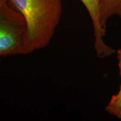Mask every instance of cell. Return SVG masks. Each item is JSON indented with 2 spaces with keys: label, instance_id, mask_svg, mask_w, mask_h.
I'll list each match as a JSON object with an SVG mask.
<instances>
[{
  "label": "cell",
  "instance_id": "1",
  "mask_svg": "<svg viewBox=\"0 0 121 121\" xmlns=\"http://www.w3.org/2000/svg\"><path fill=\"white\" fill-rule=\"evenodd\" d=\"M9 1L25 19L31 53L47 47L61 17L62 0Z\"/></svg>",
  "mask_w": 121,
  "mask_h": 121
},
{
  "label": "cell",
  "instance_id": "2",
  "mask_svg": "<svg viewBox=\"0 0 121 121\" xmlns=\"http://www.w3.org/2000/svg\"><path fill=\"white\" fill-rule=\"evenodd\" d=\"M31 53L23 16L9 4L0 9V57Z\"/></svg>",
  "mask_w": 121,
  "mask_h": 121
},
{
  "label": "cell",
  "instance_id": "3",
  "mask_svg": "<svg viewBox=\"0 0 121 121\" xmlns=\"http://www.w3.org/2000/svg\"><path fill=\"white\" fill-rule=\"evenodd\" d=\"M86 7L92 24L94 36V49L98 57L105 58L114 53L115 50L105 43L104 37L106 29L102 26L100 22L101 0H80Z\"/></svg>",
  "mask_w": 121,
  "mask_h": 121
},
{
  "label": "cell",
  "instance_id": "4",
  "mask_svg": "<svg viewBox=\"0 0 121 121\" xmlns=\"http://www.w3.org/2000/svg\"><path fill=\"white\" fill-rule=\"evenodd\" d=\"M114 15L121 16V0H101L100 22L105 29L108 20Z\"/></svg>",
  "mask_w": 121,
  "mask_h": 121
},
{
  "label": "cell",
  "instance_id": "5",
  "mask_svg": "<svg viewBox=\"0 0 121 121\" xmlns=\"http://www.w3.org/2000/svg\"><path fill=\"white\" fill-rule=\"evenodd\" d=\"M105 110L110 114L121 119V101L114 103H109Z\"/></svg>",
  "mask_w": 121,
  "mask_h": 121
},
{
  "label": "cell",
  "instance_id": "6",
  "mask_svg": "<svg viewBox=\"0 0 121 121\" xmlns=\"http://www.w3.org/2000/svg\"><path fill=\"white\" fill-rule=\"evenodd\" d=\"M120 101H121V86L119 87V90L118 93L112 96L109 103H117Z\"/></svg>",
  "mask_w": 121,
  "mask_h": 121
},
{
  "label": "cell",
  "instance_id": "7",
  "mask_svg": "<svg viewBox=\"0 0 121 121\" xmlns=\"http://www.w3.org/2000/svg\"><path fill=\"white\" fill-rule=\"evenodd\" d=\"M117 59H118V60L119 73H120V76L121 78V48H120L118 50L117 52ZM120 86H121V83Z\"/></svg>",
  "mask_w": 121,
  "mask_h": 121
},
{
  "label": "cell",
  "instance_id": "8",
  "mask_svg": "<svg viewBox=\"0 0 121 121\" xmlns=\"http://www.w3.org/2000/svg\"><path fill=\"white\" fill-rule=\"evenodd\" d=\"M9 0H0V9L8 4Z\"/></svg>",
  "mask_w": 121,
  "mask_h": 121
}]
</instances>
